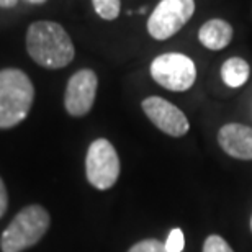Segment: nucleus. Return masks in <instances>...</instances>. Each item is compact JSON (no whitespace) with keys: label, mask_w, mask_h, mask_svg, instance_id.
I'll return each instance as SVG.
<instances>
[{"label":"nucleus","mask_w":252,"mask_h":252,"mask_svg":"<svg viewBox=\"0 0 252 252\" xmlns=\"http://www.w3.org/2000/svg\"><path fill=\"white\" fill-rule=\"evenodd\" d=\"M18 3V0H0V7L2 8H13Z\"/></svg>","instance_id":"nucleus-17"},{"label":"nucleus","mask_w":252,"mask_h":252,"mask_svg":"<svg viewBox=\"0 0 252 252\" xmlns=\"http://www.w3.org/2000/svg\"><path fill=\"white\" fill-rule=\"evenodd\" d=\"M8 206V195H7V189L3 185V180L0 179V218L3 216V213L7 211Z\"/></svg>","instance_id":"nucleus-16"},{"label":"nucleus","mask_w":252,"mask_h":252,"mask_svg":"<svg viewBox=\"0 0 252 252\" xmlns=\"http://www.w3.org/2000/svg\"><path fill=\"white\" fill-rule=\"evenodd\" d=\"M203 252H234L231 249V246L221 238V236L211 234L206 238L203 244Z\"/></svg>","instance_id":"nucleus-14"},{"label":"nucleus","mask_w":252,"mask_h":252,"mask_svg":"<svg viewBox=\"0 0 252 252\" xmlns=\"http://www.w3.org/2000/svg\"><path fill=\"white\" fill-rule=\"evenodd\" d=\"M128 252H165V246L158 239H144L136 243Z\"/></svg>","instance_id":"nucleus-15"},{"label":"nucleus","mask_w":252,"mask_h":252,"mask_svg":"<svg viewBox=\"0 0 252 252\" xmlns=\"http://www.w3.org/2000/svg\"><path fill=\"white\" fill-rule=\"evenodd\" d=\"M195 13V0H160L148 18V33L165 41L179 33Z\"/></svg>","instance_id":"nucleus-5"},{"label":"nucleus","mask_w":252,"mask_h":252,"mask_svg":"<svg viewBox=\"0 0 252 252\" xmlns=\"http://www.w3.org/2000/svg\"><path fill=\"white\" fill-rule=\"evenodd\" d=\"M27 51L36 64L61 69L72 63L75 49L67 32L54 22H34L27 32Z\"/></svg>","instance_id":"nucleus-1"},{"label":"nucleus","mask_w":252,"mask_h":252,"mask_svg":"<svg viewBox=\"0 0 252 252\" xmlns=\"http://www.w3.org/2000/svg\"><path fill=\"white\" fill-rule=\"evenodd\" d=\"M34 87L20 69L0 70V128H12L28 117Z\"/></svg>","instance_id":"nucleus-2"},{"label":"nucleus","mask_w":252,"mask_h":252,"mask_svg":"<svg viewBox=\"0 0 252 252\" xmlns=\"http://www.w3.org/2000/svg\"><path fill=\"white\" fill-rule=\"evenodd\" d=\"M164 246H165V252H182L185 246V238H184L182 229L175 228L170 231L169 238L164 243Z\"/></svg>","instance_id":"nucleus-13"},{"label":"nucleus","mask_w":252,"mask_h":252,"mask_svg":"<svg viewBox=\"0 0 252 252\" xmlns=\"http://www.w3.org/2000/svg\"><path fill=\"white\" fill-rule=\"evenodd\" d=\"M98 79L92 69H80L69 79L64 94V107L72 117H84L94 107Z\"/></svg>","instance_id":"nucleus-7"},{"label":"nucleus","mask_w":252,"mask_h":252,"mask_svg":"<svg viewBox=\"0 0 252 252\" xmlns=\"http://www.w3.org/2000/svg\"><path fill=\"white\" fill-rule=\"evenodd\" d=\"M221 149L231 158L252 160V128L241 123H228L218 131Z\"/></svg>","instance_id":"nucleus-9"},{"label":"nucleus","mask_w":252,"mask_h":252,"mask_svg":"<svg viewBox=\"0 0 252 252\" xmlns=\"http://www.w3.org/2000/svg\"><path fill=\"white\" fill-rule=\"evenodd\" d=\"M251 224H252V221H251Z\"/></svg>","instance_id":"nucleus-20"},{"label":"nucleus","mask_w":252,"mask_h":252,"mask_svg":"<svg viewBox=\"0 0 252 252\" xmlns=\"http://www.w3.org/2000/svg\"><path fill=\"white\" fill-rule=\"evenodd\" d=\"M151 77L160 87L172 92H185L195 84V63L182 53L160 54L151 64Z\"/></svg>","instance_id":"nucleus-4"},{"label":"nucleus","mask_w":252,"mask_h":252,"mask_svg":"<svg viewBox=\"0 0 252 252\" xmlns=\"http://www.w3.org/2000/svg\"><path fill=\"white\" fill-rule=\"evenodd\" d=\"M95 13L103 20H115L120 15V0H92Z\"/></svg>","instance_id":"nucleus-12"},{"label":"nucleus","mask_w":252,"mask_h":252,"mask_svg":"<svg viewBox=\"0 0 252 252\" xmlns=\"http://www.w3.org/2000/svg\"><path fill=\"white\" fill-rule=\"evenodd\" d=\"M85 170L90 185L98 190H108L117 184L120 159L110 141L100 138L90 144L85 159Z\"/></svg>","instance_id":"nucleus-6"},{"label":"nucleus","mask_w":252,"mask_h":252,"mask_svg":"<svg viewBox=\"0 0 252 252\" xmlns=\"http://www.w3.org/2000/svg\"><path fill=\"white\" fill-rule=\"evenodd\" d=\"M25 2H28V3H34V5H39V3H44L46 0H25Z\"/></svg>","instance_id":"nucleus-18"},{"label":"nucleus","mask_w":252,"mask_h":252,"mask_svg":"<svg viewBox=\"0 0 252 252\" xmlns=\"http://www.w3.org/2000/svg\"><path fill=\"white\" fill-rule=\"evenodd\" d=\"M139 13H146V7H141L139 8Z\"/></svg>","instance_id":"nucleus-19"},{"label":"nucleus","mask_w":252,"mask_h":252,"mask_svg":"<svg viewBox=\"0 0 252 252\" xmlns=\"http://www.w3.org/2000/svg\"><path fill=\"white\" fill-rule=\"evenodd\" d=\"M141 107L156 128H159L165 134L180 138V136L187 134V131L190 129V123L182 110L167 102L165 98L148 97L143 100Z\"/></svg>","instance_id":"nucleus-8"},{"label":"nucleus","mask_w":252,"mask_h":252,"mask_svg":"<svg viewBox=\"0 0 252 252\" xmlns=\"http://www.w3.org/2000/svg\"><path fill=\"white\" fill-rule=\"evenodd\" d=\"M251 74L249 64L243 58H229L221 65V77L223 82L231 89H238L248 82Z\"/></svg>","instance_id":"nucleus-11"},{"label":"nucleus","mask_w":252,"mask_h":252,"mask_svg":"<svg viewBox=\"0 0 252 252\" xmlns=\"http://www.w3.org/2000/svg\"><path fill=\"white\" fill-rule=\"evenodd\" d=\"M49 228V213L43 206L32 205L15 216L0 238L2 252H22L43 238Z\"/></svg>","instance_id":"nucleus-3"},{"label":"nucleus","mask_w":252,"mask_h":252,"mask_svg":"<svg viewBox=\"0 0 252 252\" xmlns=\"http://www.w3.org/2000/svg\"><path fill=\"white\" fill-rule=\"evenodd\" d=\"M234 34L233 27L221 18H213L203 23L198 30V39L206 49L220 51L231 43Z\"/></svg>","instance_id":"nucleus-10"}]
</instances>
